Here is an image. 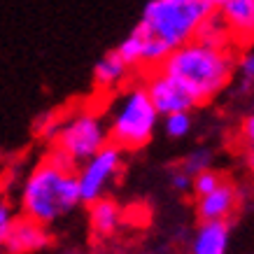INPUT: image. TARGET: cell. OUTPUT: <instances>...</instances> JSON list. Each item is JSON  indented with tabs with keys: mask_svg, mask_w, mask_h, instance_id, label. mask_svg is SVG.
<instances>
[{
	"mask_svg": "<svg viewBox=\"0 0 254 254\" xmlns=\"http://www.w3.org/2000/svg\"><path fill=\"white\" fill-rule=\"evenodd\" d=\"M140 254H152V252H140Z\"/></svg>",
	"mask_w": 254,
	"mask_h": 254,
	"instance_id": "obj_24",
	"label": "cell"
},
{
	"mask_svg": "<svg viewBox=\"0 0 254 254\" xmlns=\"http://www.w3.org/2000/svg\"><path fill=\"white\" fill-rule=\"evenodd\" d=\"M224 182V175L219 173V170L210 168V170H203V173H198V175L191 177V193L193 198L196 196H205V193H210L212 189H217V187Z\"/></svg>",
	"mask_w": 254,
	"mask_h": 254,
	"instance_id": "obj_17",
	"label": "cell"
},
{
	"mask_svg": "<svg viewBox=\"0 0 254 254\" xmlns=\"http://www.w3.org/2000/svg\"><path fill=\"white\" fill-rule=\"evenodd\" d=\"M86 208H89L86 210V224L96 238H112L119 231V226L124 222V210L115 198L105 196V198H98L96 203H89Z\"/></svg>",
	"mask_w": 254,
	"mask_h": 254,
	"instance_id": "obj_13",
	"label": "cell"
},
{
	"mask_svg": "<svg viewBox=\"0 0 254 254\" xmlns=\"http://www.w3.org/2000/svg\"><path fill=\"white\" fill-rule=\"evenodd\" d=\"M238 138H240V142H243L247 149H254V112H250V115L240 122Z\"/></svg>",
	"mask_w": 254,
	"mask_h": 254,
	"instance_id": "obj_20",
	"label": "cell"
},
{
	"mask_svg": "<svg viewBox=\"0 0 254 254\" xmlns=\"http://www.w3.org/2000/svg\"><path fill=\"white\" fill-rule=\"evenodd\" d=\"M203 2H205V5H208L210 9H215V12H217V9L222 7V5L226 2V0H203Z\"/></svg>",
	"mask_w": 254,
	"mask_h": 254,
	"instance_id": "obj_23",
	"label": "cell"
},
{
	"mask_svg": "<svg viewBox=\"0 0 254 254\" xmlns=\"http://www.w3.org/2000/svg\"><path fill=\"white\" fill-rule=\"evenodd\" d=\"M124 163H126V152L112 142H108L84 163H79L75 168L79 200L89 205V203H96L98 198H105L110 189L119 182V177L124 173Z\"/></svg>",
	"mask_w": 254,
	"mask_h": 254,
	"instance_id": "obj_6",
	"label": "cell"
},
{
	"mask_svg": "<svg viewBox=\"0 0 254 254\" xmlns=\"http://www.w3.org/2000/svg\"><path fill=\"white\" fill-rule=\"evenodd\" d=\"M52 243H54V236H52L49 226H42V224L33 222V219H26V217H16L7 238H5V252L38 254L49 250Z\"/></svg>",
	"mask_w": 254,
	"mask_h": 254,
	"instance_id": "obj_9",
	"label": "cell"
},
{
	"mask_svg": "<svg viewBox=\"0 0 254 254\" xmlns=\"http://www.w3.org/2000/svg\"><path fill=\"white\" fill-rule=\"evenodd\" d=\"M168 185L170 189L175 193H180V196H185V193H191V175H187L185 170L180 168H173L168 175Z\"/></svg>",
	"mask_w": 254,
	"mask_h": 254,
	"instance_id": "obj_19",
	"label": "cell"
},
{
	"mask_svg": "<svg viewBox=\"0 0 254 254\" xmlns=\"http://www.w3.org/2000/svg\"><path fill=\"white\" fill-rule=\"evenodd\" d=\"M212 12L203 0H149L135 28L115 47V54L133 72L154 70L170 52L196 40Z\"/></svg>",
	"mask_w": 254,
	"mask_h": 254,
	"instance_id": "obj_1",
	"label": "cell"
},
{
	"mask_svg": "<svg viewBox=\"0 0 254 254\" xmlns=\"http://www.w3.org/2000/svg\"><path fill=\"white\" fill-rule=\"evenodd\" d=\"M236 72H238L240 93H254V47H250L245 54L236 63Z\"/></svg>",
	"mask_w": 254,
	"mask_h": 254,
	"instance_id": "obj_16",
	"label": "cell"
},
{
	"mask_svg": "<svg viewBox=\"0 0 254 254\" xmlns=\"http://www.w3.org/2000/svg\"><path fill=\"white\" fill-rule=\"evenodd\" d=\"M236 63L238 56L233 54V47H215L191 40L170 52L159 68L170 79H175L198 108L226 91L236 75Z\"/></svg>",
	"mask_w": 254,
	"mask_h": 254,
	"instance_id": "obj_2",
	"label": "cell"
},
{
	"mask_svg": "<svg viewBox=\"0 0 254 254\" xmlns=\"http://www.w3.org/2000/svg\"><path fill=\"white\" fill-rule=\"evenodd\" d=\"M245 161H247V170H250V173H252V177H254V149H247Z\"/></svg>",
	"mask_w": 254,
	"mask_h": 254,
	"instance_id": "obj_22",
	"label": "cell"
},
{
	"mask_svg": "<svg viewBox=\"0 0 254 254\" xmlns=\"http://www.w3.org/2000/svg\"><path fill=\"white\" fill-rule=\"evenodd\" d=\"M231 222H200L189 240V254H229Z\"/></svg>",
	"mask_w": 254,
	"mask_h": 254,
	"instance_id": "obj_12",
	"label": "cell"
},
{
	"mask_svg": "<svg viewBox=\"0 0 254 254\" xmlns=\"http://www.w3.org/2000/svg\"><path fill=\"white\" fill-rule=\"evenodd\" d=\"M163 133L168 135L170 140H182L187 138L193 128V115L191 112H175V115H168V117H161V124Z\"/></svg>",
	"mask_w": 254,
	"mask_h": 254,
	"instance_id": "obj_14",
	"label": "cell"
},
{
	"mask_svg": "<svg viewBox=\"0 0 254 254\" xmlns=\"http://www.w3.org/2000/svg\"><path fill=\"white\" fill-rule=\"evenodd\" d=\"M108 142L110 135L103 110L93 108V105H79V108L70 110L68 115L59 117L56 131L49 138V145H52L49 154L59 156L61 161L77 168L79 163L91 159Z\"/></svg>",
	"mask_w": 254,
	"mask_h": 254,
	"instance_id": "obj_5",
	"label": "cell"
},
{
	"mask_svg": "<svg viewBox=\"0 0 254 254\" xmlns=\"http://www.w3.org/2000/svg\"><path fill=\"white\" fill-rule=\"evenodd\" d=\"M79 205L77 175L70 163L49 154L26 173L19 191V210L26 219L52 229Z\"/></svg>",
	"mask_w": 254,
	"mask_h": 254,
	"instance_id": "obj_3",
	"label": "cell"
},
{
	"mask_svg": "<svg viewBox=\"0 0 254 254\" xmlns=\"http://www.w3.org/2000/svg\"><path fill=\"white\" fill-rule=\"evenodd\" d=\"M240 205V191L238 187L224 177V182L217 189H212L205 196L193 198V210L198 222H231L236 210Z\"/></svg>",
	"mask_w": 254,
	"mask_h": 254,
	"instance_id": "obj_8",
	"label": "cell"
},
{
	"mask_svg": "<svg viewBox=\"0 0 254 254\" xmlns=\"http://www.w3.org/2000/svg\"><path fill=\"white\" fill-rule=\"evenodd\" d=\"M145 91L152 100L154 110L159 112V117H168L175 112H193L196 103L191 100V96L177 84L175 79H170L161 68L147 70L142 77Z\"/></svg>",
	"mask_w": 254,
	"mask_h": 254,
	"instance_id": "obj_7",
	"label": "cell"
},
{
	"mask_svg": "<svg viewBox=\"0 0 254 254\" xmlns=\"http://www.w3.org/2000/svg\"><path fill=\"white\" fill-rule=\"evenodd\" d=\"M212 161H215V152L210 147H193L191 152L182 159L180 168L185 170L187 175H198L203 170H210L212 168Z\"/></svg>",
	"mask_w": 254,
	"mask_h": 254,
	"instance_id": "obj_15",
	"label": "cell"
},
{
	"mask_svg": "<svg viewBox=\"0 0 254 254\" xmlns=\"http://www.w3.org/2000/svg\"><path fill=\"white\" fill-rule=\"evenodd\" d=\"M110 142L124 152H135L152 142L161 117L145 91L142 79H131L117 93L105 98L103 110Z\"/></svg>",
	"mask_w": 254,
	"mask_h": 254,
	"instance_id": "obj_4",
	"label": "cell"
},
{
	"mask_svg": "<svg viewBox=\"0 0 254 254\" xmlns=\"http://www.w3.org/2000/svg\"><path fill=\"white\" fill-rule=\"evenodd\" d=\"M91 79H93L96 91H98L103 98H108V96L117 93L122 86H126L128 82H131L133 70L128 68V65L115 54V49H112V52L103 54L98 61H96L93 72H91Z\"/></svg>",
	"mask_w": 254,
	"mask_h": 254,
	"instance_id": "obj_11",
	"label": "cell"
},
{
	"mask_svg": "<svg viewBox=\"0 0 254 254\" xmlns=\"http://www.w3.org/2000/svg\"><path fill=\"white\" fill-rule=\"evenodd\" d=\"M231 45L245 47L254 42V0H226L217 9Z\"/></svg>",
	"mask_w": 254,
	"mask_h": 254,
	"instance_id": "obj_10",
	"label": "cell"
},
{
	"mask_svg": "<svg viewBox=\"0 0 254 254\" xmlns=\"http://www.w3.org/2000/svg\"><path fill=\"white\" fill-rule=\"evenodd\" d=\"M56 254H89L84 250V247H79V245H68V247H61Z\"/></svg>",
	"mask_w": 254,
	"mask_h": 254,
	"instance_id": "obj_21",
	"label": "cell"
},
{
	"mask_svg": "<svg viewBox=\"0 0 254 254\" xmlns=\"http://www.w3.org/2000/svg\"><path fill=\"white\" fill-rule=\"evenodd\" d=\"M14 219H16V210L12 205V200L0 191V245H5V238H7Z\"/></svg>",
	"mask_w": 254,
	"mask_h": 254,
	"instance_id": "obj_18",
	"label": "cell"
}]
</instances>
